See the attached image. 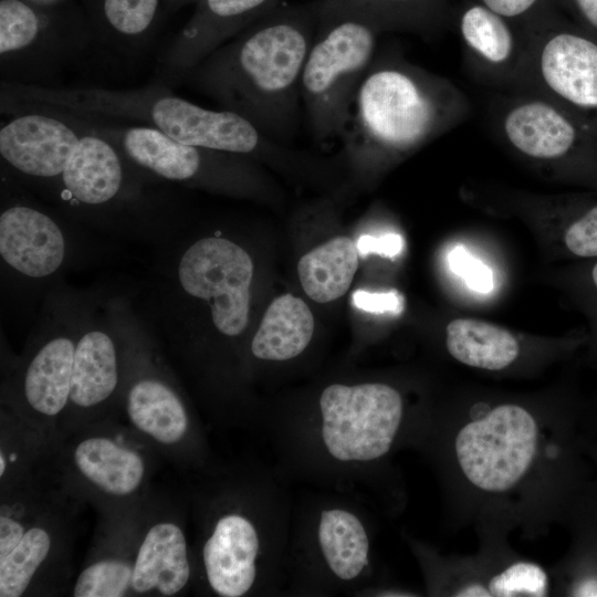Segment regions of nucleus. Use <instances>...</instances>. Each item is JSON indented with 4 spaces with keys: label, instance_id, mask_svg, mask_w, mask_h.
<instances>
[{
    "label": "nucleus",
    "instance_id": "nucleus-1",
    "mask_svg": "<svg viewBox=\"0 0 597 597\" xmlns=\"http://www.w3.org/2000/svg\"><path fill=\"white\" fill-rule=\"evenodd\" d=\"M318 23L316 1L283 3L197 66V86L274 140L298 128L301 76Z\"/></svg>",
    "mask_w": 597,
    "mask_h": 597
},
{
    "label": "nucleus",
    "instance_id": "nucleus-2",
    "mask_svg": "<svg viewBox=\"0 0 597 597\" xmlns=\"http://www.w3.org/2000/svg\"><path fill=\"white\" fill-rule=\"evenodd\" d=\"M468 104L447 78L391 51L376 56L350 102L339 138L359 167L404 157L439 137Z\"/></svg>",
    "mask_w": 597,
    "mask_h": 597
},
{
    "label": "nucleus",
    "instance_id": "nucleus-3",
    "mask_svg": "<svg viewBox=\"0 0 597 597\" xmlns=\"http://www.w3.org/2000/svg\"><path fill=\"white\" fill-rule=\"evenodd\" d=\"M301 76L302 105L314 139L339 138L354 94L371 65L380 31L370 22L321 7Z\"/></svg>",
    "mask_w": 597,
    "mask_h": 597
},
{
    "label": "nucleus",
    "instance_id": "nucleus-4",
    "mask_svg": "<svg viewBox=\"0 0 597 597\" xmlns=\"http://www.w3.org/2000/svg\"><path fill=\"white\" fill-rule=\"evenodd\" d=\"M253 274L252 258L240 244L220 233L202 237L163 260L158 302L205 303L216 332L234 338L249 324Z\"/></svg>",
    "mask_w": 597,
    "mask_h": 597
},
{
    "label": "nucleus",
    "instance_id": "nucleus-5",
    "mask_svg": "<svg viewBox=\"0 0 597 597\" xmlns=\"http://www.w3.org/2000/svg\"><path fill=\"white\" fill-rule=\"evenodd\" d=\"M526 92L569 114L597 136V34L555 30L522 48L516 66Z\"/></svg>",
    "mask_w": 597,
    "mask_h": 597
},
{
    "label": "nucleus",
    "instance_id": "nucleus-6",
    "mask_svg": "<svg viewBox=\"0 0 597 597\" xmlns=\"http://www.w3.org/2000/svg\"><path fill=\"white\" fill-rule=\"evenodd\" d=\"M321 438L341 462H368L390 450L404 416L401 395L381 383L333 384L320 397Z\"/></svg>",
    "mask_w": 597,
    "mask_h": 597
},
{
    "label": "nucleus",
    "instance_id": "nucleus-7",
    "mask_svg": "<svg viewBox=\"0 0 597 597\" xmlns=\"http://www.w3.org/2000/svg\"><path fill=\"white\" fill-rule=\"evenodd\" d=\"M540 430L525 408L505 404L467 422L454 440L457 462L476 489L502 493L528 473L538 449Z\"/></svg>",
    "mask_w": 597,
    "mask_h": 597
},
{
    "label": "nucleus",
    "instance_id": "nucleus-8",
    "mask_svg": "<svg viewBox=\"0 0 597 597\" xmlns=\"http://www.w3.org/2000/svg\"><path fill=\"white\" fill-rule=\"evenodd\" d=\"M88 300L61 285L49 292L21 380L24 400L38 413L53 417L69 404L75 346Z\"/></svg>",
    "mask_w": 597,
    "mask_h": 597
},
{
    "label": "nucleus",
    "instance_id": "nucleus-9",
    "mask_svg": "<svg viewBox=\"0 0 597 597\" xmlns=\"http://www.w3.org/2000/svg\"><path fill=\"white\" fill-rule=\"evenodd\" d=\"M75 240L63 222L28 201L6 202L0 213L1 280L12 290H44L66 272Z\"/></svg>",
    "mask_w": 597,
    "mask_h": 597
},
{
    "label": "nucleus",
    "instance_id": "nucleus-10",
    "mask_svg": "<svg viewBox=\"0 0 597 597\" xmlns=\"http://www.w3.org/2000/svg\"><path fill=\"white\" fill-rule=\"evenodd\" d=\"M499 127L521 155L562 164L573 175L597 184V136L554 103L524 92L502 108Z\"/></svg>",
    "mask_w": 597,
    "mask_h": 597
},
{
    "label": "nucleus",
    "instance_id": "nucleus-11",
    "mask_svg": "<svg viewBox=\"0 0 597 597\" xmlns=\"http://www.w3.org/2000/svg\"><path fill=\"white\" fill-rule=\"evenodd\" d=\"M90 297L75 346L69 402L86 409L102 405L121 380L122 350L133 313L123 298Z\"/></svg>",
    "mask_w": 597,
    "mask_h": 597
},
{
    "label": "nucleus",
    "instance_id": "nucleus-12",
    "mask_svg": "<svg viewBox=\"0 0 597 597\" xmlns=\"http://www.w3.org/2000/svg\"><path fill=\"white\" fill-rule=\"evenodd\" d=\"M147 112V122L172 139L189 146L248 156L273 148V138L244 116L213 111L172 95L150 101L148 109L121 108L112 113L133 115Z\"/></svg>",
    "mask_w": 597,
    "mask_h": 597
},
{
    "label": "nucleus",
    "instance_id": "nucleus-13",
    "mask_svg": "<svg viewBox=\"0 0 597 597\" xmlns=\"http://www.w3.org/2000/svg\"><path fill=\"white\" fill-rule=\"evenodd\" d=\"M128 189L127 166L117 148L108 140L84 135L71 155L56 187L61 200L87 222L103 227L112 210Z\"/></svg>",
    "mask_w": 597,
    "mask_h": 597
},
{
    "label": "nucleus",
    "instance_id": "nucleus-14",
    "mask_svg": "<svg viewBox=\"0 0 597 597\" xmlns=\"http://www.w3.org/2000/svg\"><path fill=\"white\" fill-rule=\"evenodd\" d=\"M80 137L64 122L43 114H27L0 129V155L21 177L57 187Z\"/></svg>",
    "mask_w": 597,
    "mask_h": 597
},
{
    "label": "nucleus",
    "instance_id": "nucleus-15",
    "mask_svg": "<svg viewBox=\"0 0 597 597\" xmlns=\"http://www.w3.org/2000/svg\"><path fill=\"white\" fill-rule=\"evenodd\" d=\"M121 149L130 164L146 172L184 184L220 177V171L239 168L237 159L243 157L185 145L150 126L124 130Z\"/></svg>",
    "mask_w": 597,
    "mask_h": 597
},
{
    "label": "nucleus",
    "instance_id": "nucleus-16",
    "mask_svg": "<svg viewBox=\"0 0 597 597\" xmlns=\"http://www.w3.org/2000/svg\"><path fill=\"white\" fill-rule=\"evenodd\" d=\"M260 538L244 515L221 516L202 548L206 576L211 589L222 597H240L253 586Z\"/></svg>",
    "mask_w": 597,
    "mask_h": 597
},
{
    "label": "nucleus",
    "instance_id": "nucleus-17",
    "mask_svg": "<svg viewBox=\"0 0 597 597\" xmlns=\"http://www.w3.org/2000/svg\"><path fill=\"white\" fill-rule=\"evenodd\" d=\"M286 0H202L197 19L172 49L174 66L191 70L226 40L277 9Z\"/></svg>",
    "mask_w": 597,
    "mask_h": 597
},
{
    "label": "nucleus",
    "instance_id": "nucleus-18",
    "mask_svg": "<svg viewBox=\"0 0 597 597\" xmlns=\"http://www.w3.org/2000/svg\"><path fill=\"white\" fill-rule=\"evenodd\" d=\"M190 565L181 528L161 522L146 533L133 569L132 590L139 594L156 590L163 596L179 593L188 583Z\"/></svg>",
    "mask_w": 597,
    "mask_h": 597
},
{
    "label": "nucleus",
    "instance_id": "nucleus-19",
    "mask_svg": "<svg viewBox=\"0 0 597 597\" xmlns=\"http://www.w3.org/2000/svg\"><path fill=\"white\" fill-rule=\"evenodd\" d=\"M126 411L139 431L164 444L180 441L188 430L189 418L180 396L154 374L138 375L130 383Z\"/></svg>",
    "mask_w": 597,
    "mask_h": 597
},
{
    "label": "nucleus",
    "instance_id": "nucleus-20",
    "mask_svg": "<svg viewBox=\"0 0 597 597\" xmlns=\"http://www.w3.org/2000/svg\"><path fill=\"white\" fill-rule=\"evenodd\" d=\"M314 333L306 303L290 294L274 298L251 342L252 355L262 360H287L300 355Z\"/></svg>",
    "mask_w": 597,
    "mask_h": 597
},
{
    "label": "nucleus",
    "instance_id": "nucleus-21",
    "mask_svg": "<svg viewBox=\"0 0 597 597\" xmlns=\"http://www.w3.org/2000/svg\"><path fill=\"white\" fill-rule=\"evenodd\" d=\"M80 473L100 490L128 495L140 485L145 464L142 457L106 437L82 440L73 451Z\"/></svg>",
    "mask_w": 597,
    "mask_h": 597
},
{
    "label": "nucleus",
    "instance_id": "nucleus-22",
    "mask_svg": "<svg viewBox=\"0 0 597 597\" xmlns=\"http://www.w3.org/2000/svg\"><path fill=\"white\" fill-rule=\"evenodd\" d=\"M357 245L347 237H335L304 254L297 274L306 295L317 303H328L349 289L358 268Z\"/></svg>",
    "mask_w": 597,
    "mask_h": 597
},
{
    "label": "nucleus",
    "instance_id": "nucleus-23",
    "mask_svg": "<svg viewBox=\"0 0 597 597\" xmlns=\"http://www.w3.org/2000/svg\"><path fill=\"white\" fill-rule=\"evenodd\" d=\"M446 346L458 362L486 370L506 368L520 353V345L511 332L475 318L451 321L446 327Z\"/></svg>",
    "mask_w": 597,
    "mask_h": 597
},
{
    "label": "nucleus",
    "instance_id": "nucleus-24",
    "mask_svg": "<svg viewBox=\"0 0 597 597\" xmlns=\"http://www.w3.org/2000/svg\"><path fill=\"white\" fill-rule=\"evenodd\" d=\"M317 542L322 556L338 579L349 582L368 565L369 538L358 516L345 509H328L321 513Z\"/></svg>",
    "mask_w": 597,
    "mask_h": 597
},
{
    "label": "nucleus",
    "instance_id": "nucleus-25",
    "mask_svg": "<svg viewBox=\"0 0 597 597\" xmlns=\"http://www.w3.org/2000/svg\"><path fill=\"white\" fill-rule=\"evenodd\" d=\"M460 32L469 51L486 66L516 69L522 48L504 17L484 4L473 6L462 14Z\"/></svg>",
    "mask_w": 597,
    "mask_h": 597
},
{
    "label": "nucleus",
    "instance_id": "nucleus-26",
    "mask_svg": "<svg viewBox=\"0 0 597 597\" xmlns=\"http://www.w3.org/2000/svg\"><path fill=\"white\" fill-rule=\"evenodd\" d=\"M50 548L51 536L45 528L25 531L17 547L0 559V597L22 596Z\"/></svg>",
    "mask_w": 597,
    "mask_h": 597
},
{
    "label": "nucleus",
    "instance_id": "nucleus-27",
    "mask_svg": "<svg viewBox=\"0 0 597 597\" xmlns=\"http://www.w3.org/2000/svg\"><path fill=\"white\" fill-rule=\"evenodd\" d=\"M321 7L359 17L380 32L419 27L426 15L427 0H318Z\"/></svg>",
    "mask_w": 597,
    "mask_h": 597
},
{
    "label": "nucleus",
    "instance_id": "nucleus-28",
    "mask_svg": "<svg viewBox=\"0 0 597 597\" xmlns=\"http://www.w3.org/2000/svg\"><path fill=\"white\" fill-rule=\"evenodd\" d=\"M134 564L102 559L87 566L77 577L75 597H122L132 588Z\"/></svg>",
    "mask_w": 597,
    "mask_h": 597
},
{
    "label": "nucleus",
    "instance_id": "nucleus-29",
    "mask_svg": "<svg viewBox=\"0 0 597 597\" xmlns=\"http://www.w3.org/2000/svg\"><path fill=\"white\" fill-rule=\"evenodd\" d=\"M40 32L35 12L20 0L0 2V53L4 57L28 49Z\"/></svg>",
    "mask_w": 597,
    "mask_h": 597
},
{
    "label": "nucleus",
    "instance_id": "nucleus-30",
    "mask_svg": "<svg viewBox=\"0 0 597 597\" xmlns=\"http://www.w3.org/2000/svg\"><path fill=\"white\" fill-rule=\"evenodd\" d=\"M490 596H546L548 579L545 570L531 562H516L494 575L486 584Z\"/></svg>",
    "mask_w": 597,
    "mask_h": 597
},
{
    "label": "nucleus",
    "instance_id": "nucleus-31",
    "mask_svg": "<svg viewBox=\"0 0 597 597\" xmlns=\"http://www.w3.org/2000/svg\"><path fill=\"white\" fill-rule=\"evenodd\" d=\"M563 242L574 256L597 258V199L578 200L565 227Z\"/></svg>",
    "mask_w": 597,
    "mask_h": 597
},
{
    "label": "nucleus",
    "instance_id": "nucleus-32",
    "mask_svg": "<svg viewBox=\"0 0 597 597\" xmlns=\"http://www.w3.org/2000/svg\"><path fill=\"white\" fill-rule=\"evenodd\" d=\"M158 0H104V14L111 27L126 36L145 32L156 13Z\"/></svg>",
    "mask_w": 597,
    "mask_h": 597
},
{
    "label": "nucleus",
    "instance_id": "nucleus-33",
    "mask_svg": "<svg viewBox=\"0 0 597 597\" xmlns=\"http://www.w3.org/2000/svg\"><path fill=\"white\" fill-rule=\"evenodd\" d=\"M449 266L472 291L485 294L494 287L492 270L461 245L449 253Z\"/></svg>",
    "mask_w": 597,
    "mask_h": 597
},
{
    "label": "nucleus",
    "instance_id": "nucleus-34",
    "mask_svg": "<svg viewBox=\"0 0 597 597\" xmlns=\"http://www.w3.org/2000/svg\"><path fill=\"white\" fill-rule=\"evenodd\" d=\"M352 298L357 308L369 313H399L402 308L401 297L396 292L370 293L358 290Z\"/></svg>",
    "mask_w": 597,
    "mask_h": 597
},
{
    "label": "nucleus",
    "instance_id": "nucleus-35",
    "mask_svg": "<svg viewBox=\"0 0 597 597\" xmlns=\"http://www.w3.org/2000/svg\"><path fill=\"white\" fill-rule=\"evenodd\" d=\"M356 245L363 256L377 253L383 256L394 258L402 251L404 240L396 233H387L380 237L362 235Z\"/></svg>",
    "mask_w": 597,
    "mask_h": 597
},
{
    "label": "nucleus",
    "instance_id": "nucleus-36",
    "mask_svg": "<svg viewBox=\"0 0 597 597\" xmlns=\"http://www.w3.org/2000/svg\"><path fill=\"white\" fill-rule=\"evenodd\" d=\"M584 568L579 569L568 587V595L597 597V551L588 553Z\"/></svg>",
    "mask_w": 597,
    "mask_h": 597
},
{
    "label": "nucleus",
    "instance_id": "nucleus-37",
    "mask_svg": "<svg viewBox=\"0 0 597 597\" xmlns=\"http://www.w3.org/2000/svg\"><path fill=\"white\" fill-rule=\"evenodd\" d=\"M25 533L24 526L17 520L0 516V559L6 558L20 543Z\"/></svg>",
    "mask_w": 597,
    "mask_h": 597
},
{
    "label": "nucleus",
    "instance_id": "nucleus-38",
    "mask_svg": "<svg viewBox=\"0 0 597 597\" xmlns=\"http://www.w3.org/2000/svg\"><path fill=\"white\" fill-rule=\"evenodd\" d=\"M537 0H482L483 4L504 18H514L530 10Z\"/></svg>",
    "mask_w": 597,
    "mask_h": 597
},
{
    "label": "nucleus",
    "instance_id": "nucleus-39",
    "mask_svg": "<svg viewBox=\"0 0 597 597\" xmlns=\"http://www.w3.org/2000/svg\"><path fill=\"white\" fill-rule=\"evenodd\" d=\"M585 23L597 33V0H574Z\"/></svg>",
    "mask_w": 597,
    "mask_h": 597
},
{
    "label": "nucleus",
    "instance_id": "nucleus-40",
    "mask_svg": "<svg viewBox=\"0 0 597 597\" xmlns=\"http://www.w3.org/2000/svg\"><path fill=\"white\" fill-rule=\"evenodd\" d=\"M454 595L460 596V597H472V596H478V597L479 596H486V597H489L490 593H489V589H488L486 585L471 583V584L464 585L461 588H459L455 591Z\"/></svg>",
    "mask_w": 597,
    "mask_h": 597
},
{
    "label": "nucleus",
    "instance_id": "nucleus-41",
    "mask_svg": "<svg viewBox=\"0 0 597 597\" xmlns=\"http://www.w3.org/2000/svg\"><path fill=\"white\" fill-rule=\"evenodd\" d=\"M589 282L591 287L597 292V261L591 265L589 270Z\"/></svg>",
    "mask_w": 597,
    "mask_h": 597
},
{
    "label": "nucleus",
    "instance_id": "nucleus-42",
    "mask_svg": "<svg viewBox=\"0 0 597 597\" xmlns=\"http://www.w3.org/2000/svg\"><path fill=\"white\" fill-rule=\"evenodd\" d=\"M6 465H7V462H6V459L3 458V452H1V454H0V475L1 476H3Z\"/></svg>",
    "mask_w": 597,
    "mask_h": 597
}]
</instances>
